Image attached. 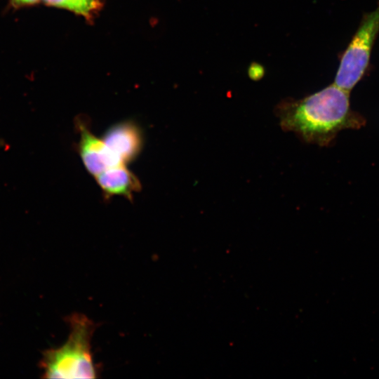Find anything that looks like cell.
<instances>
[{"label":"cell","mask_w":379,"mask_h":379,"mask_svg":"<svg viewBox=\"0 0 379 379\" xmlns=\"http://www.w3.org/2000/svg\"><path fill=\"white\" fill-rule=\"evenodd\" d=\"M275 114L284 131L321 147L332 145L340 131L359 129L366 122L362 114L352 109L350 92L335 84L302 99L282 101Z\"/></svg>","instance_id":"6da1fadb"},{"label":"cell","mask_w":379,"mask_h":379,"mask_svg":"<svg viewBox=\"0 0 379 379\" xmlns=\"http://www.w3.org/2000/svg\"><path fill=\"white\" fill-rule=\"evenodd\" d=\"M69 333L66 342L58 348L44 352L41 361L44 378H96L98 368L94 363L91 339L95 323L82 314L68 317Z\"/></svg>","instance_id":"7a4b0ae2"},{"label":"cell","mask_w":379,"mask_h":379,"mask_svg":"<svg viewBox=\"0 0 379 379\" xmlns=\"http://www.w3.org/2000/svg\"><path fill=\"white\" fill-rule=\"evenodd\" d=\"M379 33V4L377 8L364 15L350 44L340 60L334 83L350 92L365 75L372 49Z\"/></svg>","instance_id":"3957f363"},{"label":"cell","mask_w":379,"mask_h":379,"mask_svg":"<svg viewBox=\"0 0 379 379\" xmlns=\"http://www.w3.org/2000/svg\"><path fill=\"white\" fill-rule=\"evenodd\" d=\"M80 138L78 151L86 170L96 176L104 171L120 164H124L108 147L104 140L98 138L90 131L81 119L77 120Z\"/></svg>","instance_id":"277c9868"},{"label":"cell","mask_w":379,"mask_h":379,"mask_svg":"<svg viewBox=\"0 0 379 379\" xmlns=\"http://www.w3.org/2000/svg\"><path fill=\"white\" fill-rule=\"evenodd\" d=\"M102 140L124 164L137 157L143 144L142 131L132 121L112 126L105 133Z\"/></svg>","instance_id":"5b68a950"},{"label":"cell","mask_w":379,"mask_h":379,"mask_svg":"<svg viewBox=\"0 0 379 379\" xmlns=\"http://www.w3.org/2000/svg\"><path fill=\"white\" fill-rule=\"evenodd\" d=\"M95 177L107 197L117 195L131 199L133 194L141 188L138 178L125 164L111 167Z\"/></svg>","instance_id":"8992f818"},{"label":"cell","mask_w":379,"mask_h":379,"mask_svg":"<svg viewBox=\"0 0 379 379\" xmlns=\"http://www.w3.org/2000/svg\"><path fill=\"white\" fill-rule=\"evenodd\" d=\"M46 4L65 9L77 14L88 15L95 8V0H44Z\"/></svg>","instance_id":"52a82bcc"},{"label":"cell","mask_w":379,"mask_h":379,"mask_svg":"<svg viewBox=\"0 0 379 379\" xmlns=\"http://www.w3.org/2000/svg\"><path fill=\"white\" fill-rule=\"evenodd\" d=\"M16 4L18 5H27L32 4L37 2L39 0H12Z\"/></svg>","instance_id":"ba28073f"}]
</instances>
